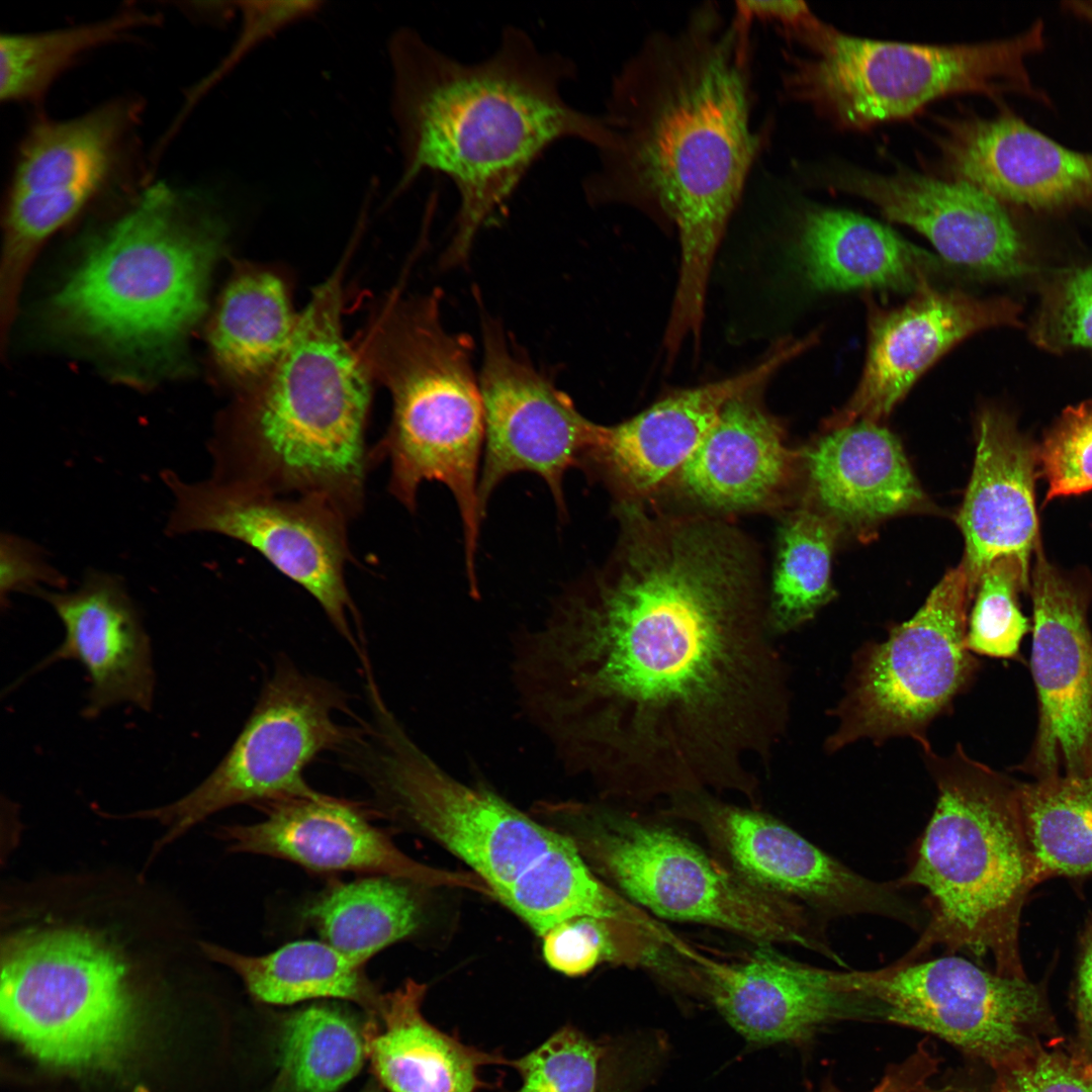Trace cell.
I'll list each match as a JSON object with an SVG mask.
<instances>
[{
  "label": "cell",
  "mask_w": 1092,
  "mask_h": 1092,
  "mask_svg": "<svg viewBox=\"0 0 1092 1092\" xmlns=\"http://www.w3.org/2000/svg\"><path fill=\"white\" fill-rule=\"evenodd\" d=\"M994 1071L993 1092H1092V1064L1035 1043Z\"/></svg>",
  "instance_id": "obj_42"
},
{
  "label": "cell",
  "mask_w": 1092,
  "mask_h": 1092,
  "mask_svg": "<svg viewBox=\"0 0 1092 1092\" xmlns=\"http://www.w3.org/2000/svg\"><path fill=\"white\" fill-rule=\"evenodd\" d=\"M1021 306L1008 297L979 298L930 285L906 303L868 305V350L862 374L848 401L826 430L857 421L878 423L944 353L975 333L1020 325Z\"/></svg>",
  "instance_id": "obj_21"
},
{
  "label": "cell",
  "mask_w": 1092,
  "mask_h": 1092,
  "mask_svg": "<svg viewBox=\"0 0 1092 1092\" xmlns=\"http://www.w3.org/2000/svg\"><path fill=\"white\" fill-rule=\"evenodd\" d=\"M734 4V9L750 22L762 21L776 24L785 35L804 28L816 18L804 1L743 0L736 1Z\"/></svg>",
  "instance_id": "obj_45"
},
{
  "label": "cell",
  "mask_w": 1092,
  "mask_h": 1092,
  "mask_svg": "<svg viewBox=\"0 0 1092 1092\" xmlns=\"http://www.w3.org/2000/svg\"><path fill=\"white\" fill-rule=\"evenodd\" d=\"M223 229L204 195L149 186L98 239L55 307L121 353L164 358L204 308Z\"/></svg>",
  "instance_id": "obj_7"
},
{
  "label": "cell",
  "mask_w": 1092,
  "mask_h": 1092,
  "mask_svg": "<svg viewBox=\"0 0 1092 1092\" xmlns=\"http://www.w3.org/2000/svg\"><path fill=\"white\" fill-rule=\"evenodd\" d=\"M1029 338L1053 353L1092 350V265L1057 270L1042 282Z\"/></svg>",
  "instance_id": "obj_40"
},
{
  "label": "cell",
  "mask_w": 1092,
  "mask_h": 1092,
  "mask_svg": "<svg viewBox=\"0 0 1092 1092\" xmlns=\"http://www.w3.org/2000/svg\"><path fill=\"white\" fill-rule=\"evenodd\" d=\"M345 705V695L331 682L288 661L276 664L241 733L207 778L175 802L128 815L167 827L153 854L229 807L316 795L303 772L320 753L342 749L353 737L356 729L336 720Z\"/></svg>",
  "instance_id": "obj_12"
},
{
  "label": "cell",
  "mask_w": 1092,
  "mask_h": 1092,
  "mask_svg": "<svg viewBox=\"0 0 1092 1092\" xmlns=\"http://www.w3.org/2000/svg\"><path fill=\"white\" fill-rule=\"evenodd\" d=\"M427 986L406 980L381 995L363 1029L366 1058L389 1092H477L479 1070L509 1060L460 1041L422 1012Z\"/></svg>",
  "instance_id": "obj_29"
},
{
  "label": "cell",
  "mask_w": 1092,
  "mask_h": 1092,
  "mask_svg": "<svg viewBox=\"0 0 1092 1092\" xmlns=\"http://www.w3.org/2000/svg\"><path fill=\"white\" fill-rule=\"evenodd\" d=\"M1029 572L1015 557L994 561L981 575L969 613L966 644L974 655L1017 656L1030 630L1019 607V594L1029 589Z\"/></svg>",
  "instance_id": "obj_38"
},
{
  "label": "cell",
  "mask_w": 1092,
  "mask_h": 1092,
  "mask_svg": "<svg viewBox=\"0 0 1092 1092\" xmlns=\"http://www.w3.org/2000/svg\"><path fill=\"white\" fill-rule=\"evenodd\" d=\"M1029 590L1031 672L1038 725L1024 769L1035 780L1092 777V633L1089 593L1052 565L1040 548Z\"/></svg>",
  "instance_id": "obj_18"
},
{
  "label": "cell",
  "mask_w": 1092,
  "mask_h": 1092,
  "mask_svg": "<svg viewBox=\"0 0 1092 1092\" xmlns=\"http://www.w3.org/2000/svg\"><path fill=\"white\" fill-rule=\"evenodd\" d=\"M391 114L402 169L392 197L426 171L454 184L459 207L442 256L445 268L464 264L480 231L491 222L534 163L550 146L578 140L597 151L610 142L604 116L568 103L565 84L574 64L544 52L510 26L493 53L463 62L410 27L388 41Z\"/></svg>",
  "instance_id": "obj_3"
},
{
  "label": "cell",
  "mask_w": 1092,
  "mask_h": 1092,
  "mask_svg": "<svg viewBox=\"0 0 1092 1092\" xmlns=\"http://www.w3.org/2000/svg\"><path fill=\"white\" fill-rule=\"evenodd\" d=\"M173 507L171 536L212 533L245 543L320 604L337 631L355 644L356 615L345 569L351 560L349 520L315 496L280 494L209 477L190 482L162 472Z\"/></svg>",
  "instance_id": "obj_13"
},
{
  "label": "cell",
  "mask_w": 1092,
  "mask_h": 1092,
  "mask_svg": "<svg viewBox=\"0 0 1092 1092\" xmlns=\"http://www.w3.org/2000/svg\"><path fill=\"white\" fill-rule=\"evenodd\" d=\"M482 363L478 373L484 414L483 461L478 496L485 517L496 486L527 471L548 485L560 519L567 516L563 477L596 444L601 425L584 418L573 400L509 340L503 326L481 315Z\"/></svg>",
  "instance_id": "obj_16"
},
{
  "label": "cell",
  "mask_w": 1092,
  "mask_h": 1092,
  "mask_svg": "<svg viewBox=\"0 0 1092 1092\" xmlns=\"http://www.w3.org/2000/svg\"><path fill=\"white\" fill-rule=\"evenodd\" d=\"M281 279L250 269L220 299L210 343L220 368L245 389L261 380L288 348L297 325Z\"/></svg>",
  "instance_id": "obj_33"
},
{
  "label": "cell",
  "mask_w": 1092,
  "mask_h": 1092,
  "mask_svg": "<svg viewBox=\"0 0 1092 1092\" xmlns=\"http://www.w3.org/2000/svg\"><path fill=\"white\" fill-rule=\"evenodd\" d=\"M204 954L226 966L258 1001L293 1004L317 998L353 1001L373 1013L381 995L354 962L324 940H298L263 956L200 942Z\"/></svg>",
  "instance_id": "obj_32"
},
{
  "label": "cell",
  "mask_w": 1092,
  "mask_h": 1092,
  "mask_svg": "<svg viewBox=\"0 0 1092 1092\" xmlns=\"http://www.w3.org/2000/svg\"><path fill=\"white\" fill-rule=\"evenodd\" d=\"M805 273L819 290L880 288L913 291L930 285L937 258L862 215L828 207L805 208L798 219Z\"/></svg>",
  "instance_id": "obj_30"
},
{
  "label": "cell",
  "mask_w": 1092,
  "mask_h": 1092,
  "mask_svg": "<svg viewBox=\"0 0 1092 1092\" xmlns=\"http://www.w3.org/2000/svg\"><path fill=\"white\" fill-rule=\"evenodd\" d=\"M366 783L388 819L464 861L492 898L541 937L579 917L649 921L593 872L567 836L493 791L457 779L407 733L377 748Z\"/></svg>",
  "instance_id": "obj_5"
},
{
  "label": "cell",
  "mask_w": 1092,
  "mask_h": 1092,
  "mask_svg": "<svg viewBox=\"0 0 1092 1092\" xmlns=\"http://www.w3.org/2000/svg\"><path fill=\"white\" fill-rule=\"evenodd\" d=\"M937 800L908 872L896 883L928 893V921L900 963L935 945L990 956L995 972L1026 978L1019 920L1038 882L1022 822L1018 784L971 758L958 744L944 756L921 747Z\"/></svg>",
  "instance_id": "obj_6"
},
{
  "label": "cell",
  "mask_w": 1092,
  "mask_h": 1092,
  "mask_svg": "<svg viewBox=\"0 0 1092 1092\" xmlns=\"http://www.w3.org/2000/svg\"><path fill=\"white\" fill-rule=\"evenodd\" d=\"M1046 500L1092 489V403L1067 407L1038 447Z\"/></svg>",
  "instance_id": "obj_41"
},
{
  "label": "cell",
  "mask_w": 1092,
  "mask_h": 1092,
  "mask_svg": "<svg viewBox=\"0 0 1092 1092\" xmlns=\"http://www.w3.org/2000/svg\"><path fill=\"white\" fill-rule=\"evenodd\" d=\"M830 181L874 203L888 219L922 234L949 263L995 279L1019 278L1032 270L1006 205L973 184L903 169L888 175L843 169Z\"/></svg>",
  "instance_id": "obj_23"
},
{
  "label": "cell",
  "mask_w": 1092,
  "mask_h": 1092,
  "mask_svg": "<svg viewBox=\"0 0 1092 1092\" xmlns=\"http://www.w3.org/2000/svg\"><path fill=\"white\" fill-rule=\"evenodd\" d=\"M607 1049L573 1026H564L536 1049L508 1065L520 1087L514 1092H607Z\"/></svg>",
  "instance_id": "obj_39"
},
{
  "label": "cell",
  "mask_w": 1092,
  "mask_h": 1092,
  "mask_svg": "<svg viewBox=\"0 0 1092 1092\" xmlns=\"http://www.w3.org/2000/svg\"><path fill=\"white\" fill-rule=\"evenodd\" d=\"M975 592L964 565L948 570L923 606L895 625L882 642L854 656L846 692L833 710L837 726L826 741L837 751L861 739L893 737L929 743L927 729L970 688L979 669L966 644Z\"/></svg>",
  "instance_id": "obj_11"
},
{
  "label": "cell",
  "mask_w": 1092,
  "mask_h": 1092,
  "mask_svg": "<svg viewBox=\"0 0 1092 1092\" xmlns=\"http://www.w3.org/2000/svg\"><path fill=\"white\" fill-rule=\"evenodd\" d=\"M660 814L695 825L718 859L751 886L799 903L817 917L871 914L914 928L922 922L896 882L864 878L759 808L698 793L668 800Z\"/></svg>",
  "instance_id": "obj_15"
},
{
  "label": "cell",
  "mask_w": 1092,
  "mask_h": 1092,
  "mask_svg": "<svg viewBox=\"0 0 1092 1092\" xmlns=\"http://www.w3.org/2000/svg\"><path fill=\"white\" fill-rule=\"evenodd\" d=\"M340 275L315 289L284 354L245 389L208 447L211 476L315 496L350 521L378 456L366 440L370 376L342 329Z\"/></svg>",
  "instance_id": "obj_4"
},
{
  "label": "cell",
  "mask_w": 1092,
  "mask_h": 1092,
  "mask_svg": "<svg viewBox=\"0 0 1092 1092\" xmlns=\"http://www.w3.org/2000/svg\"><path fill=\"white\" fill-rule=\"evenodd\" d=\"M766 384L729 399L671 478L689 499L706 510L735 513L774 506L793 480L797 454L786 445L781 423L763 404Z\"/></svg>",
  "instance_id": "obj_27"
},
{
  "label": "cell",
  "mask_w": 1092,
  "mask_h": 1092,
  "mask_svg": "<svg viewBox=\"0 0 1092 1092\" xmlns=\"http://www.w3.org/2000/svg\"><path fill=\"white\" fill-rule=\"evenodd\" d=\"M365 1092H376V1090L372 1088V1089L366 1090Z\"/></svg>",
  "instance_id": "obj_49"
},
{
  "label": "cell",
  "mask_w": 1092,
  "mask_h": 1092,
  "mask_svg": "<svg viewBox=\"0 0 1092 1092\" xmlns=\"http://www.w3.org/2000/svg\"><path fill=\"white\" fill-rule=\"evenodd\" d=\"M132 107L112 101L69 120L40 121L27 133L7 196V297L36 248L104 186L133 120Z\"/></svg>",
  "instance_id": "obj_17"
},
{
  "label": "cell",
  "mask_w": 1092,
  "mask_h": 1092,
  "mask_svg": "<svg viewBox=\"0 0 1092 1092\" xmlns=\"http://www.w3.org/2000/svg\"><path fill=\"white\" fill-rule=\"evenodd\" d=\"M1018 798L1037 882L1092 875V777L1018 784Z\"/></svg>",
  "instance_id": "obj_35"
},
{
  "label": "cell",
  "mask_w": 1092,
  "mask_h": 1092,
  "mask_svg": "<svg viewBox=\"0 0 1092 1092\" xmlns=\"http://www.w3.org/2000/svg\"><path fill=\"white\" fill-rule=\"evenodd\" d=\"M366 1058L363 1031L347 1012L310 1005L289 1016L281 1037V1064L297 1092H336Z\"/></svg>",
  "instance_id": "obj_37"
},
{
  "label": "cell",
  "mask_w": 1092,
  "mask_h": 1092,
  "mask_svg": "<svg viewBox=\"0 0 1092 1092\" xmlns=\"http://www.w3.org/2000/svg\"><path fill=\"white\" fill-rule=\"evenodd\" d=\"M615 512L607 564L514 644L521 713L607 802L728 792L759 808L791 696L752 549L714 518Z\"/></svg>",
  "instance_id": "obj_1"
},
{
  "label": "cell",
  "mask_w": 1092,
  "mask_h": 1092,
  "mask_svg": "<svg viewBox=\"0 0 1092 1092\" xmlns=\"http://www.w3.org/2000/svg\"><path fill=\"white\" fill-rule=\"evenodd\" d=\"M756 945L731 961L686 951L692 991L703 995L746 1040L756 1044L808 1039L829 1023L874 1020L871 1002L841 988L836 972Z\"/></svg>",
  "instance_id": "obj_19"
},
{
  "label": "cell",
  "mask_w": 1092,
  "mask_h": 1092,
  "mask_svg": "<svg viewBox=\"0 0 1092 1092\" xmlns=\"http://www.w3.org/2000/svg\"><path fill=\"white\" fill-rule=\"evenodd\" d=\"M264 805L261 821L220 828L231 851L281 858L316 873L388 876L426 889L462 888L490 896L474 874L437 869L406 855L354 802L317 793Z\"/></svg>",
  "instance_id": "obj_20"
},
{
  "label": "cell",
  "mask_w": 1092,
  "mask_h": 1092,
  "mask_svg": "<svg viewBox=\"0 0 1092 1092\" xmlns=\"http://www.w3.org/2000/svg\"><path fill=\"white\" fill-rule=\"evenodd\" d=\"M811 347L808 338L779 341L753 367L730 377L669 391L645 411L614 426H601L581 469L602 479L617 502H639L667 481L693 453L726 402L765 384Z\"/></svg>",
  "instance_id": "obj_22"
},
{
  "label": "cell",
  "mask_w": 1092,
  "mask_h": 1092,
  "mask_svg": "<svg viewBox=\"0 0 1092 1092\" xmlns=\"http://www.w3.org/2000/svg\"><path fill=\"white\" fill-rule=\"evenodd\" d=\"M1 1026L41 1064L75 1073L121 1070L136 1050L141 1001L131 965L83 925L31 926L2 944Z\"/></svg>",
  "instance_id": "obj_10"
},
{
  "label": "cell",
  "mask_w": 1092,
  "mask_h": 1092,
  "mask_svg": "<svg viewBox=\"0 0 1092 1092\" xmlns=\"http://www.w3.org/2000/svg\"><path fill=\"white\" fill-rule=\"evenodd\" d=\"M752 24L716 2L676 30L649 33L615 74L602 114L610 143L582 182L592 204H624L667 221L680 262L670 316L704 322L709 277L768 141L754 126Z\"/></svg>",
  "instance_id": "obj_2"
},
{
  "label": "cell",
  "mask_w": 1092,
  "mask_h": 1092,
  "mask_svg": "<svg viewBox=\"0 0 1092 1092\" xmlns=\"http://www.w3.org/2000/svg\"><path fill=\"white\" fill-rule=\"evenodd\" d=\"M840 530L809 506L780 525L767 621L775 636L809 622L835 597L831 559Z\"/></svg>",
  "instance_id": "obj_34"
},
{
  "label": "cell",
  "mask_w": 1092,
  "mask_h": 1092,
  "mask_svg": "<svg viewBox=\"0 0 1092 1092\" xmlns=\"http://www.w3.org/2000/svg\"><path fill=\"white\" fill-rule=\"evenodd\" d=\"M840 987L871 1001L875 1020L940 1037L994 1070L1034 1044L1045 1014L1040 988L1026 978L983 970L949 953L874 971L837 972Z\"/></svg>",
  "instance_id": "obj_14"
},
{
  "label": "cell",
  "mask_w": 1092,
  "mask_h": 1092,
  "mask_svg": "<svg viewBox=\"0 0 1092 1092\" xmlns=\"http://www.w3.org/2000/svg\"><path fill=\"white\" fill-rule=\"evenodd\" d=\"M1038 447L1021 434L1010 414L986 406L977 419L972 476L957 517L965 539L962 564L976 593L996 560L1015 557L1028 569L1038 549L1034 482Z\"/></svg>",
  "instance_id": "obj_26"
},
{
  "label": "cell",
  "mask_w": 1092,
  "mask_h": 1092,
  "mask_svg": "<svg viewBox=\"0 0 1092 1092\" xmlns=\"http://www.w3.org/2000/svg\"><path fill=\"white\" fill-rule=\"evenodd\" d=\"M948 179L973 184L1004 205L1033 211L1092 209V155L1071 150L1003 112L947 119L938 139Z\"/></svg>",
  "instance_id": "obj_24"
},
{
  "label": "cell",
  "mask_w": 1092,
  "mask_h": 1092,
  "mask_svg": "<svg viewBox=\"0 0 1092 1092\" xmlns=\"http://www.w3.org/2000/svg\"><path fill=\"white\" fill-rule=\"evenodd\" d=\"M788 40L809 54L787 55L785 95L844 129L906 118L958 93L995 100L1015 93L1050 103L1026 66L1044 49L1041 20L1009 38L940 46L855 37L817 18Z\"/></svg>",
  "instance_id": "obj_9"
},
{
  "label": "cell",
  "mask_w": 1092,
  "mask_h": 1092,
  "mask_svg": "<svg viewBox=\"0 0 1092 1092\" xmlns=\"http://www.w3.org/2000/svg\"><path fill=\"white\" fill-rule=\"evenodd\" d=\"M802 462L807 506L840 532L867 533L927 505L899 440L878 423L857 421L826 430L802 453Z\"/></svg>",
  "instance_id": "obj_28"
},
{
  "label": "cell",
  "mask_w": 1092,
  "mask_h": 1092,
  "mask_svg": "<svg viewBox=\"0 0 1092 1092\" xmlns=\"http://www.w3.org/2000/svg\"><path fill=\"white\" fill-rule=\"evenodd\" d=\"M423 889L388 876L339 883L309 900L301 917L324 941L364 966L380 950L420 929Z\"/></svg>",
  "instance_id": "obj_31"
},
{
  "label": "cell",
  "mask_w": 1092,
  "mask_h": 1092,
  "mask_svg": "<svg viewBox=\"0 0 1092 1092\" xmlns=\"http://www.w3.org/2000/svg\"><path fill=\"white\" fill-rule=\"evenodd\" d=\"M153 15L128 10L97 22L62 29L7 33L0 38V97L32 100L82 54L153 22Z\"/></svg>",
  "instance_id": "obj_36"
},
{
  "label": "cell",
  "mask_w": 1092,
  "mask_h": 1092,
  "mask_svg": "<svg viewBox=\"0 0 1092 1092\" xmlns=\"http://www.w3.org/2000/svg\"><path fill=\"white\" fill-rule=\"evenodd\" d=\"M534 814L567 836L605 883L645 911L718 928L756 945L795 944L842 962L809 909L751 886L663 820L611 803L570 801L542 802Z\"/></svg>",
  "instance_id": "obj_8"
},
{
  "label": "cell",
  "mask_w": 1092,
  "mask_h": 1092,
  "mask_svg": "<svg viewBox=\"0 0 1092 1092\" xmlns=\"http://www.w3.org/2000/svg\"><path fill=\"white\" fill-rule=\"evenodd\" d=\"M1062 5L1069 12L1092 24V0L1066 1Z\"/></svg>",
  "instance_id": "obj_48"
},
{
  "label": "cell",
  "mask_w": 1092,
  "mask_h": 1092,
  "mask_svg": "<svg viewBox=\"0 0 1092 1092\" xmlns=\"http://www.w3.org/2000/svg\"><path fill=\"white\" fill-rule=\"evenodd\" d=\"M35 597L55 611L64 638L27 675L74 660L90 682L85 717L122 704L151 710L156 687L151 642L119 575L90 569L75 589L41 590Z\"/></svg>",
  "instance_id": "obj_25"
},
{
  "label": "cell",
  "mask_w": 1092,
  "mask_h": 1092,
  "mask_svg": "<svg viewBox=\"0 0 1092 1092\" xmlns=\"http://www.w3.org/2000/svg\"><path fill=\"white\" fill-rule=\"evenodd\" d=\"M68 579L48 558L36 543L19 535L3 532L0 539V599L9 606L14 594L36 596L41 590H65Z\"/></svg>",
  "instance_id": "obj_43"
},
{
  "label": "cell",
  "mask_w": 1092,
  "mask_h": 1092,
  "mask_svg": "<svg viewBox=\"0 0 1092 1092\" xmlns=\"http://www.w3.org/2000/svg\"><path fill=\"white\" fill-rule=\"evenodd\" d=\"M939 1092H993L992 1088L985 1089L984 1087L974 1083L970 1079L963 1078V1076L956 1077L949 1082H945L944 1085L939 1086Z\"/></svg>",
  "instance_id": "obj_47"
},
{
  "label": "cell",
  "mask_w": 1092,
  "mask_h": 1092,
  "mask_svg": "<svg viewBox=\"0 0 1092 1092\" xmlns=\"http://www.w3.org/2000/svg\"><path fill=\"white\" fill-rule=\"evenodd\" d=\"M939 1060L922 1041L916 1050L900 1063L891 1065L880 1082L867 1092H938L931 1084L938 1070ZM819 1092H842L828 1084Z\"/></svg>",
  "instance_id": "obj_44"
},
{
  "label": "cell",
  "mask_w": 1092,
  "mask_h": 1092,
  "mask_svg": "<svg viewBox=\"0 0 1092 1092\" xmlns=\"http://www.w3.org/2000/svg\"><path fill=\"white\" fill-rule=\"evenodd\" d=\"M1077 986L1080 1035L1085 1048L1092 1055V923L1083 942Z\"/></svg>",
  "instance_id": "obj_46"
}]
</instances>
